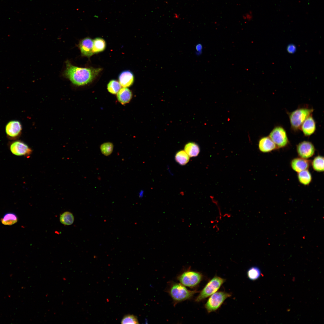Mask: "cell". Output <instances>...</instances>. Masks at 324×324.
Wrapping results in <instances>:
<instances>
[{
  "label": "cell",
  "instance_id": "1",
  "mask_svg": "<svg viewBox=\"0 0 324 324\" xmlns=\"http://www.w3.org/2000/svg\"><path fill=\"white\" fill-rule=\"evenodd\" d=\"M66 68L62 75L69 79L74 85L82 86L92 82L101 71V68H82L72 64L67 60L65 62Z\"/></svg>",
  "mask_w": 324,
  "mask_h": 324
},
{
  "label": "cell",
  "instance_id": "2",
  "mask_svg": "<svg viewBox=\"0 0 324 324\" xmlns=\"http://www.w3.org/2000/svg\"><path fill=\"white\" fill-rule=\"evenodd\" d=\"M314 109L307 104L299 106L294 111L287 112L290 124V128L293 132L300 130V127L305 120L312 114Z\"/></svg>",
  "mask_w": 324,
  "mask_h": 324
},
{
  "label": "cell",
  "instance_id": "3",
  "mask_svg": "<svg viewBox=\"0 0 324 324\" xmlns=\"http://www.w3.org/2000/svg\"><path fill=\"white\" fill-rule=\"evenodd\" d=\"M168 292L175 304L191 298L198 291L188 289L181 283L173 282L170 285Z\"/></svg>",
  "mask_w": 324,
  "mask_h": 324
},
{
  "label": "cell",
  "instance_id": "4",
  "mask_svg": "<svg viewBox=\"0 0 324 324\" xmlns=\"http://www.w3.org/2000/svg\"><path fill=\"white\" fill-rule=\"evenodd\" d=\"M226 280L215 275L210 280L200 292L195 299L197 302H200L215 293L225 282Z\"/></svg>",
  "mask_w": 324,
  "mask_h": 324
},
{
  "label": "cell",
  "instance_id": "5",
  "mask_svg": "<svg viewBox=\"0 0 324 324\" xmlns=\"http://www.w3.org/2000/svg\"><path fill=\"white\" fill-rule=\"evenodd\" d=\"M268 136L278 149L285 148L290 144L286 130L281 125L275 126Z\"/></svg>",
  "mask_w": 324,
  "mask_h": 324
},
{
  "label": "cell",
  "instance_id": "6",
  "mask_svg": "<svg viewBox=\"0 0 324 324\" xmlns=\"http://www.w3.org/2000/svg\"><path fill=\"white\" fill-rule=\"evenodd\" d=\"M203 278V276L200 272L188 270L180 274L177 279L184 286L193 288L198 285Z\"/></svg>",
  "mask_w": 324,
  "mask_h": 324
},
{
  "label": "cell",
  "instance_id": "7",
  "mask_svg": "<svg viewBox=\"0 0 324 324\" xmlns=\"http://www.w3.org/2000/svg\"><path fill=\"white\" fill-rule=\"evenodd\" d=\"M231 296L230 294L224 291L216 292L211 296L205 305L208 313L218 310L225 300Z\"/></svg>",
  "mask_w": 324,
  "mask_h": 324
},
{
  "label": "cell",
  "instance_id": "8",
  "mask_svg": "<svg viewBox=\"0 0 324 324\" xmlns=\"http://www.w3.org/2000/svg\"><path fill=\"white\" fill-rule=\"evenodd\" d=\"M296 150L299 157L308 159L314 155L316 148L312 142L304 140L297 145Z\"/></svg>",
  "mask_w": 324,
  "mask_h": 324
},
{
  "label": "cell",
  "instance_id": "9",
  "mask_svg": "<svg viewBox=\"0 0 324 324\" xmlns=\"http://www.w3.org/2000/svg\"><path fill=\"white\" fill-rule=\"evenodd\" d=\"M9 149L11 153L17 156H27L32 153V151L23 142L16 140L10 142Z\"/></svg>",
  "mask_w": 324,
  "mask_h": 324
},
{
  "label": "cell",
  "instance_id": "10",
  "mask_svg": "<svg viewBox=\"0 0 324 324\" xmlns=\"http://www.w3.org/2000/svg\"><path fill=\"white\" fill-rule=\"evenodd\" d=\"M5 130L7 137L10 139L16 140L19 138L21 134L22 125L18 121L12 120L7 124Z\"/></svg>",
  "mask_w": 324,
  "mask_h": 324
},
{
  "label": "cell",
  "instance_id": "11",
  "mask_svg": "<svg viewBox=\"0 0 324 324\" xmlns=\"http://www.w3.org/2000/svg\"><path fill=\"white\" fill-rule=\"evenodd\" d=\"M78 46L82 56L90 58L94 54L93 50V40L89 37H86L80 40Z\"/></svg>",
  "mask_w": 324,
  "mask_h": 324
},
{
  "label": "cell",
  "instance_id": "12",
  "mask_svg": "<svg viewBox=\"0 0 324 324\" xmlns=\"http://www.w3.org/2000/svg\"><path fill=\"white\" fill-rule=\"evenodd\" d=\"M300 130L306 137H309L314 133L316 130V123L312 114L304 122L300 127Z\"/></svg>",
  "mask_w": 324,
  "mask_h": 324
},
{
  "label": "cell",
  "instance_id": "13",
  "mask_svg": "<svg viewBox=\"0 0 324 324\" xmlns=\"http://www.w3.org/2000/svg\"><path fill=\"white\" fill-rule=\"evenodd\" d=\"M258 147L260 151L263 153H269L278 149L268 136H263L260 139Z\"/></svg>",
  "mask_w": 324,
  "mask_h": 324
},
{
  "label": "cell",
  "instance_id": "14",
  "mask_svg": "<svg viewBox=\"0 0 324 324\" xmlns=\"http://www.w3.org/2000/svg\"><path fill=\"white\" fill-rule=\"evenodd\" d=\"M290 164L292 170L298 173L308 169L311 165V161L308 159L299 157L292 159Z\"/></svg>",
  "mask_w": 324,
  "mask_h": 324
},
{
  "label": "cell",
  "instance_id": "15",
  "mask_svg": "<svg viewBox=\"0 0 324 324\" xmlns=\"http://www.w3.org/2000/svg\"><path fill=\"white\" fill-rule=\"evenodd\" d=\"M118 80L121 86L127 88L133 84L134 81V77L131 72L129 70H126L123 71L120 74Z\"/></svg>",
  "mask_w": 324,
  "mask_h": 324
},
{
  "label": "cell",
  "instance_id": "16",
  "mask_svg": "<svg viewBox=\"0 0 324 324\" xmlns=\"http://www.w3.org/2000/svg\"><path fill=\"white\" fill-rule=\"evenodd\" d=\"M132 93L127 87L121 89L117 93V98L118 101L122 104L128 103L132 98Z\"/></svg>",
  "mask_w": 324,
  "mask_h": 324
},
{
  "label": "cell",
  "instance_id": "17",
  "mask_svg": "<svg viewBox=\"0 0 324 324\" xmlns=\"http://www.w3.org/2000/svg\"><path fill=\"white\" fill-rule=\"evenodd\" d=\"M297 178L299 182L304 185H308L311 182L312 175L308 170H306L297 173Z\"/></svg>",
  "mask_w": 324,
  "mask_h": 324
},
{
  "label": "cell",
  "instance_id": "18",
  "mask_svg": "<svg viewBox=\"0 0 324 324\" xmlns=\"http://www.w3.org/2000/svg\"><path fill=\"white\" fill-rule=\"evenodd\" d=\"M185 152L190 157H195L198 156L200 152V148L198 145L194 142H189L184 146Z\"/></svg>",
  "mask_w": 324,
  "mask_h": 324
},
{
  "label": "cell",
  "instance_id": "19",
  "mask_svg": "<svg viewBox=\"0 0 324 324\" xmlns=\"http://www.w3.org/2000/svg\"><path fill=\"white\" fill-rule=\"evenodd\" d=\"M18 218L14 213L9 212L5 214L1 219L2 223L5 225L11 226L17 223Z\"/></svg>",
  "mask_w": 324,
  "mask_h": 324
},
{
  "label": "cell",
  "instance_id": "20",
  "mask_svg": "<svg viewBox=\"0 0 324 324\" xmlns=\"http://www.w3.org/2000/svg\"><path fill=\"white\" fill-rule=\"evenodd\" d=\"M313 170L318 172L324 171V157L320 155L315 156L311 162Z\"/></svg>",
  "mask_w": 324,
  "mask_h": 324
},
{
  "label": "cell",
  "instance_id": "21",
  "mask_svg": "<svg viewBox=\"0 0 324 324\" xmlns=\"http://www.w3.org/2000/svg\"><path fill=\"white\" fill-rule=\"evenodd\" d=\"M106 47L105 40L100 38H95L93 40V52L94 53L103 51Z\"/></svg>",
  "mask_w": 324,
  "mask_h": 324
},
{
  "label": "cell",
  "instance_id": "22",
  "mask_svg": "<svg viewBox=\"0 0 324 324\" xmlns=\"http://www.w3.org/2000/svg\"><path fill=\"white\" fill-rule=\"evenodd\" d=\"M261 272L257 266L250 268L247 272L248 278L250 280L254 281L259 279L261 275Z\"/></svg>",
  "mask_w": 324,
  "mask_h": 324
},
{
  "label": "cell",
  "instance_id": "23",
  "mask_svg": "<svg viewBox=\"0 0 324 324\" xmlns=\"http://www.w3.org/2000/svg\"><path fill=\"white\" fill-rule=\"evenodd\" d=\"M175 160L180 165H184L188 162L189 157L184 151L181 150L176 153Z\"/></svg>",
  "mask_w": 324,
  "mask_h": 324
},
{
  "label": "cell",
  "instance_id": "24",
  "mask_svg": "<svg viewBox=\"0 0 324 324\" xmlns=\"http://www.w3.org/2000/svg\"><path fill=\"white\" fill-rule=\"evenodd\" d=\"M60 220L62 224L65 225H70L73 223L74 217L71 213L67 211L64 212L60 215Z\"/></svg>",
  "mask_w": 324,
  "mask_h": 324
},
{
  "label": "cell",
  "instance_id": "25",
  "mask_svg": "<svg viewBox=\"0 0 324 324\" xmlns=\"http://www.w3.org/2000/svg\"><path fill=\"white\" fill-rule=\"evenodd\" d=\"M121 86L118 82L115 80H112L107 84V89L110 93L116 94L120 90Z\"/></svg>",
  "mask_w": 324,
  "mask_h": 324
},
{
  "label": "cell",
  "instance_id": "26",
  "mask_svg": "<svg viewBox=\"0 0 324 324\" xmlns=\"http://www.w3.org/2000/svg\"><path fill=\"white\" fill-rule=\"evenodd\" d=\"M113 147V145L112 143L106 142L103 143L101 145L100 149L103 154L106 156H108L112 153Z\"/></svg>",
  "mask_w": 324,
  "mask_h": 324
},
{
  "label": "cell",
  "instance_id": "27",
  "mask_svg": "<svg viewBox=\"0 0 324 324\" xmlns=\"http://www.w3.org/2000/svg\"><path fill=\"white\" fill-rule=\"evenodd\" d=\"M121 324H139V322L137 317L133 314L125 315L122 318Z\"/></svg>",
  "mask_w": 324,
  "mask_h": 324
},
{
  "label": "cell",
  "instance_id": "28",
  "mask_svg": "<svg viewBox=\"0 0 324 324\" xmlns=\"http://www.w3.org/2000/svg\"><path fill=\"white\" fill-rule=\"evenodd\" d=\"M253 15L251 12H249L244 15L243 17L244 19L250 21L253 19Z\"/></svg>",
  "mask_w": 324,
  "mask_h": 324
},
{
  "label": "cell",
  "instance_id": "29",
  "mask_svg": "<svg viewBox=\"0 0 324 324\" xmlns=\"http://www.w3.org/2000/svg\"><path fill=\"white\" fill-rule=\"evenodd\" d=\"M287 50L289 53H294L296 50V47L293 44H290L288 46L287 48Z\"/></svg>",
  "mask_w": 324,
  "mask_h": 324
},
{
  "label": "cell",
  "instance_id": "30",
  "mask_svg": "<svg viewBox=\"0 0 324 324\" xmlns=\"http://www.w3.org/2000/svg\"><path fill=\"white\" fill-rule=\"evenodd\" d=\"M196 49L199 54L201 53L202 51V46L201 44H198L196 46Z\"/></svg>",
  "mask_w": 324,
  "mask_h": 324
}]
</instances>
